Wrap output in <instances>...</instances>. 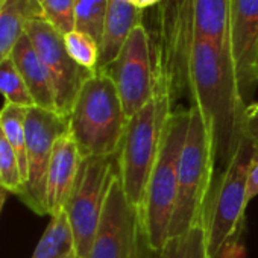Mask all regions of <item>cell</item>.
<instances>
[{"label":"cell","instance_id":"obj_8","mask_svg":"<svg viewBox=\"0 0 258 258\" xmlns=\"http://www.w3.org/2000/svg\"><path fill=\"white\" fill-rule=\"evenodd\" d=\"M28 179L22 201L37 214H47L46 182L56 140L69 133V118L56 111L31 106L26 111Z\"/></svg>","mask_w":258,"mask_h":258},{"label":"cell","instance_id":"obj_7","mask_svg":"<svg viewBox=\"0 0 258 258\" xmlns=\"http://www.w3.org/2000/svg\"><path fill=\"white\" fill-rule=\"evenodd\" d=\"M120 96L124 114L131 118L154 96L155 62L151 32L145 23L129 35L118 56L105 69Z\"/></svg>","mask_w":258,"mask_h":258},{"label":"cell","instance_id":"obj_2","mask_svg":"<svg viewBox=\"0 0 258 258\" xmlns=\"http://www.w3.org/2000/svg\"><path fill=\"white\" fill-rule=\"evenodd\" d=\"M67 118L69 134L82 158L118 154L129 118L105 70L97 69L85 79Z\"/></svg>","mask_w":258,"mask_h":258},{"label":"cell","instance_id":"obj_1","mask_svg":"<svg viewBox=\"0 0 258 258\" xmlns=\"http://www.w3.org/2000/svg\"><path fill=\"white\" fill-rule=\"evenodd\" d=\"M175 93L166 78L155 73L152 99L131 118L117 154L118 179L127 202L143 217L148 182L158 158L167 120L173 111Z\"/></svg>","mask_w":258,"mask_h":258},{"label":"cell","instance_id":"obj_28","mask_svg":"<svg viewBox=\"0 0 258 258\" xmlns=\"http://www.w3.org/2000/svg\"><path fill=\"white\" fill-rule=\"evenodd\" d=\"M255 76L258 81V50H256V59H255Z\"/></svg>","mask_w":258,"mask_h":258},{"label":"cell","instance_id":"obj_18","mask_svg":"<svg viewBox=\"0 0 258 258\" xmlns=\"http://www.w3.org/2000/svg\"><path fill=\"white\" fill-rule=\"evenodd\" d=\"M26 111L28 108L13 105V103H5L4 108L0 109V126L2 131L14 149L20 172L23 176V181L26 184L28 179V157H26Z\"/></svg>","mask_w":258,"mask_h":258},{"label":"cell","instance_id":"obj_9","mask_svg":"<svg viewBox=\"0 0 258 258\" xmlns=\"http://www.w3.org/2000/svg\"><path fill=\"white\" fill-rule=\"evenodd\" d=\"M146 246L140 219L127 202L117 176L106 196L87 258H145L142 247Z\"/></svg>","mask_w":258,"mask_h":258},{"label":"cell","instance_id":"obj_6","mask_svg":"<svg viewBox=\"0 0 258 258\" xmlns=\"http://www.w3.org/2000/svg\"><path fill=\"white\" fill-rule=\"evenodd\" d=\"M118 176L117 155L82 158L66 214L72 226L78 258H87L103 213L105 201Z\"/></svg>","mask_w":258,"mask_h":258},{"label":"cell","instance_id":"obj_15","mask_svg":"<svg viewBox=\"0 0 258 258\" xmlns=\"http://www.w3.org/2000/svg\"><path fill=\"white\" fill-rule=\"evenodd\" d=\"M198 37L219 47H231L229 0H179Z\"/></svg>","mask_w":258,"mask_h":258},{"label":"cell","instance_id":"obj_4","mask_svg":"<svg viewBox=\"0 0 258 258\" xmlns=\"http://www.w3.org/2000/svg\"><path fill=\"white\" fill-rule=\"evenodd\" d=\"M253 158V143L243 137L229 163L214 178L204 229L210 258H222L241 234L247 201V176Z\"/></svg>","mask_w":258,"mask_h":258},{"label":"cell","instance_id":"obj_31","mask_svg":"<svg viewBox=\"0 0 258 258\" xmlns=\"http://www.w3.org/2000/svg\"><path fill=\"white\" fill-rule=\"evenodd\" d=\"M75 258H78V256H75Z\"/></svg>","mask_w":258,"mask_h":258},{"label":"cell","instance_id":"obj_21","mask_svg":"<svg viewBox=\"0 0 258 258\" xmlns=\"http://www.w3.org/2000/svg\"><path fill=\"white\" fill-rule=\"evenodd\" d=\"M109 0H75L76 29L100 43Z\"/></svg>","mask_w":258,"mask_h":258},{"label":"cell","instance_id":"obj_24","mask_svg":"<svg viewBox=\"0 0 258 258\" xmlns=\"http://www.w3.org/2000/svg\"><path fill=\"white\" fill-rule=\"evenodd\" d=\"M43 19L61 35L76 29L75 0H44L41 4Z\"/></svg>","mask_w":258,"mask_h":258},{"label":"cell","instance_id":"obj_23","mask_svg":"<svg viewBox=\"0 0 258 258\" xmlns=\"http://www.w3.org/2000/svg\"><path fill=\"white\" fill-rule=\"evenodd\" d=\"M0 185L8 193H14L19 198H22L25 191V181L20 172L17 155L8 143L2 126H0Z\"/></svg>","mask_w":258,"mask_h":258},{"label":"cell","instance_id":"obj_20","mask_svg":"<svg viewBox=\"0 0 258 258\" xmlns=\"http://www.w3.org/2000/svg\"><path fill=\"white\" fill-rule=\"evenodd\" d=\"M0 94L5 97V103L23 108L35 106L34 99L11 56L0 64Z\"/></svg>","mask_w":258,"mask_h":258},{"label":"cell","instance_id":"obj_26","mask_svg":"<svg viewBox=\"0 0 258 258\" xmlns=\"http://www.w3.org/2000/svg\"><path fill=\"white\" fill-rule=\"evenodd\" d=\"M126 2H129L131 5H134L136 8L145 11L148 8H155V7L161 5L164 0H126Z\"/></svg>","mask_w":258,"mask_h":258},{"label":"cell","instance_id":"obj_14","mask_svg":"<svg viewBox=\"0 0 258 258\" xmlns=\"http://www.w3.org/2000/svg\"><path fill=\"white\" fill-rule=\"evenodd\" d=\"M11 59L14 61L17 70L20 72L28 90L34 99L35 106L56 111L55 91H53L50 76L43 64V61L40 59L37 50L34 49L29 37L26 35V32L16 44V47L11 53Z\"/></svg>","mask_w":258,"mask_h":258},{"label":"cell","instance_id":"obj_30","mask_svg":"<svg viewBox=\"0 0 258 258\" xmlns=\"http://www.w3.org/2000/svg\"><path fill=\"white\" fill-rule=\"evenodd\" d=\"M37 2H38V4H40V5H41V4H43V2H44V0H37Z\"/></svg>","mask_w":258,"mask_h":258},{"label":"cell","instance_id":"obj_17","mask_svg":"<svg viewBox=\"0 0 258 258\" xmlns=\"http://www.w3.org/2000/svg\"><path fill=\"white\" fill-rule=\"evenodd\" d=\"M75 238L66 211L50 216V222L43 232L32 258H75Z\"/></svg>","mask_w":258,"mask_h":258},{"label":"cell","instance_id":"obj_27","mask_svg":"<svg viewBox=\"0 0 258 258\" xmlns=\"http://www.w3.org/2000/svg\"><path fill=\"white\" fill-rule=\"evenodd\" d=\"M7 198H8V191L4 187H0V213H2V208L7 202Z\"/></svg>","mask_w":258,"mask_h":258},{"label":"cell","instance_id":"obj_19","mask_svg":"<svg viewBox=\"0 0 258 258\" xmlns=\"http://www.w3.org/2000/svg\"><path fill=\"white\" fill-rule=\"evenodd\" d=\"M151 258H210L204 225L169 237L160 250L152 252Z\"/></svg>","mask_w":258,"mask_h":258},{"label":"cell","instance_id":"obj_22","mask_svg":"<svg viewBox=\"0 0 258 258\" xmlns=\"http://www.w3.org/2000/svg\"><path fill=\"white\" fill-rule=\"evenodd\" d=\"M64 44L70 58L82 69L96 72L99 67V44L85 32L78 29L64 35Z\"/></svg>","mask_w":258,"mask_h":258},{"label":"cell","instance_id":"obj_29","mask_svg":"<svg viewBox=\"0 0 258 258\" xmlns=\"http://www.w3.org/2000/svg\"><path fill=\"white\" fill-rule=\"evenodd\" d=\"M5 2H7V0H0V10H2V7L5 5Z\"/></svg>","mask_w":258,"mask_h":258},{"label":"cell","instance_id":"obj_32","mask_svg":"<svg viewBox=\"0 0 258 258\" xmlns=\"http://www.w3.org/2000/svg\"><path fill=\"white\" fill-rule=\"evenodd\" d=\"M0 187H2V185H0Z\"/></svg>","mask_w":258,"mask_h":258},{"label":"cell","instance_id":"obj_5","mask_svg":"<svg viewBox=\"0 0 258 258\" xmlns=\"http://www.w3.org/2000/svg\"><path fill=\"white\" fill-rule=\"evenodd\" d=\"M188 117V108L172 111L158 158L148 182L142 228L146 244L152 252L160 250L169 238L178 188L179 158L187 137Z\"/></svg>","mask_w":258,"mask_h":258},{"label":"cell","instance_id":"obj_13","mask_svg":"<svg viewBox=\"0 0 258 258\" xmlns=\"http://www.w3.org/2000/svg\"><path fill=\"white\" fill-rule=\"evenodd\" d=\"M142 10L126 0H109L99 43V67H108L120 53L131 32L143 23Z\"/></svg>","mask_w":258,"mask_h":258},{"label":"cell","instance_id":"obj_10","mask_svg":"<svg viewBox=\"0 0 258 258\" xmlns=\"http://www.w3.org/2000/svg\"><path fill=\"white\" fill-rule=\"evenodd\" d=\"M25 32L50 76L56 112L69 117L82 84L93 72L79 67L70 58L64 44V35L52 28L43 17L31 19L26 23Z\"/></svg>","mask_w":258,"mask_h":258},{"label":"cell","instance_id":"obj_12","mask_svg":"<svg viewBox=\"0 0 258 258\" xmlns=\"http://www.w3.org/2000/svg\"><path fill=\"white\" fill-rule=\"evenodd\" d=\"M81 161L82 157L72 136L69 133L61 136L53 146L47 170L46 202L49 216L64 211L66 204L75 187Z\"/></svg>","mask_w":258,"mask_h":258},{"label":"cell","instance_id":"obj_11","mask_svg":"<svg viewBox=\"0 0 258 258\" xmlns=\"http://www.w3.org/2000/svg\"><path fill=\"white\" fill-rule=\"evenodd\" d=\"M229 41L240 93L250 103L255 87L258 50V0H229Z\"/></svg>","mask_w":258,"mask_h":258},{"label":"cell","instance_id":"obj_25","mask_svg":"<svg viewBox=\"0 0 258 258\" xmlns=\"http://www.w3.org/2000/svg\"><path fill=\"white\" fill-rule=\"evenodd\" d=\"M244 137L252 143L258 142V102H250L246 108Z\"/></svg>","mask_w":258,"mask_h":258},{"label":"cell","instance_id":"obj_16","mask_svg":"<svg viewBox=\"0 0 258 258\" xmlns=\"http://www.w3.org/2000/svg\"><path fill=\"white\" fill-rule=\"evenodd\" d=\"M43 17L37 0H7L0 10V64L8 59L31 19Z\"/></svg>","mask_w":258,"mask_h":258},{"label":"cell","instance_id":"obj_3","mask_svg":"<svg viewBox=\"0 0 258 258\" xmlns=\"http://www.w3.org/2000/svg\"><path fill=\"white\" fill-rule=\"evenodd\" d=\"M188 111V127L179 158L178 188L169 237L204 225L214 181L216 146L211 127L195 105H190Z\"/></svg>","mask_w":258,"mask_h":258}]
</instances>
